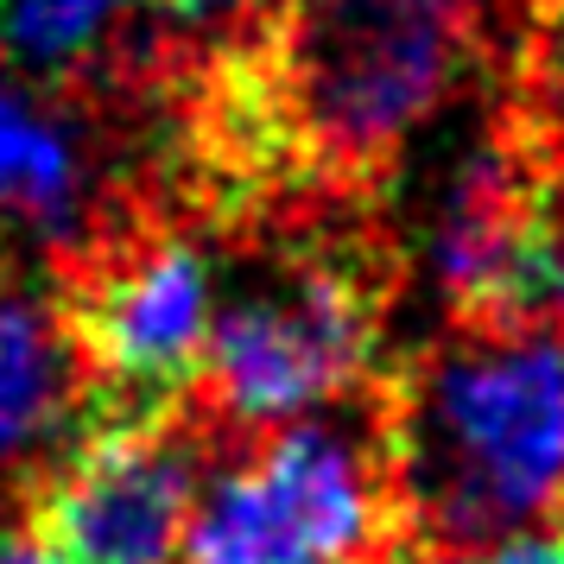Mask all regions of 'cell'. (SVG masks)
<instances>
[{
    "instance_id": "6da1fadb",
    "label": "cell",
    "mask_w": 564,
    "mask_h": 564,
    "mask_svg": "<svg viewBox=\"0 0 564 564\" xmlns=\"http://www.w3.org/2000/svg\"><path fill=\"white\" fill-rule=\"evenodd\" d=\"M482 0H254L209 64L204 121L280 172L375 178L482 64Z\"/></svg>"
},
{
    "instance_id": "7a4b0ae2",
    "label": "cell",
    "mask_w": 564,
    "mask_h": 564,
    "mask_svg": "<svg viewBox=\"0 0 564 564\" xmlns=\"http://www.w3.org/2000/svg\"><path fill=\"white\" fill-rule=\"evenodd\" d=\"M375 444L432 552L520 533L564 495V336L463 324L400 375Z\"/></svg>"
},
{
    "instance_id": "3957f363",
    "label": "cell",
    "mask_w": 564,
    "mask_h": 564,
    "mask_svg": "<svg viewBox=\"0 0 564 564\" xmlns=\"http://www.w3.org/2000/svg\"><path fill=\"white\" fill-rule=\"evenodd\" d=\"M393 488L381 444L330 419L273 425L197 495L191 564H381Z\"/></svg>"
},
{
    "instance_id": "277c9868",
    "label": "cell",
    "mask_w": 564,
    "mask_h": 564,
    "mask_svg": "<svg viewBox=\"0 0 564 564\" xmlns=\"http://www.w3.org/2000/svg\"><path fill=\"white\" fill-rule=\"evenodd\" d=\"M381 343L375 267L343 254H305L229 311L204 343V406L235 425L311 419L368 375Z\"/></svg>"
},
{
    "instance_id": "5b68a950",
    "label": "cell",
    "mask_w": 564,
    "mask_h": 564,
    "mask_svg": "<svg viewBox=\"0 0 564 564\" xmlns=\"http://www.w3.org/2000/svg\"><path fill=\"white\" fill-rule=\"evenodd\" d=\"M197 437L159 406L96 419L39 482L32 533L77 564H178L197 513Z\"/></svg>"
},
{
    "instance_id": "8992f818",
    "label": "cell",
    "mask_w": 564,
    "mask_h": 564,
    "mask_svg": "<svg viewBox=\"0 0 564 564\" xmlns=\"http://www.w3.org/2000/svg\"><path fill=\"white\" fill-rule=\"evenodd\" d=\"M83 368L108 381L121 400L153 406L184 375H197L216 324L209 299V260L184 235H128L108 241L83 267V280L64 299Z\"/></svg>"
},
{
    "instance_id": "52a82bcc",
    "label": "cell",
    "mask_w": 564,
    "mask_h": 564,
    "mask_svg": "<svg viewBox=\"0 0 564 564\" xmlns=\"http://www.w3.org/2000/svg\"><path fill=\"white\" fill-rule=\"evenodd\" d=\"M545 191H552V165L520 133L482 140L444 178L432 223V280L463 311V324H495Z\"/></svg>"
},
{
    "instance_id": "ba28073f",
    "label": "cell",
    "mask_w": 564,
    "mask_h": 564,
    "mask_svg": "<svg viewBox=\"0 0 564 564\" xmlns=\"http://www.w3.org/2000/svg\"><path fill=\"white\" fill-rule=\"evenodd\" d=\"M89 368L57 299L32 285H0V457L32 463L70 432Z\"/></svg>"
},
{
    "instance_id": "9c48e42d",
    "label": "cell",
    "mask_w": 564,
    "mask_h": 564,
    "mask_svg": "<svg viewBox=\"0 0 564 564\" xmlns=\"http://www.w3.org/2000/svg\"><path fill=\"white\" fill-rule=\"evenodd\" d=\"M83 197H89V165L77 133L0 64V223L32 235H77Z\"/></svg>"
},
{
    "instance_id": "30bf717a",
    "label": "cell",
    "mask_w": 564,
    "mask_h": 564,
    "mask_svg": "<svg viewBox=\"0 0 564 564\" xmlns=\"http://www.w3.org/2000/svg\"><path fill=\"white\" fill-rule=\"evenodd\" d=\"M128 0H0V45L32 70H83L108 52Z\"/></svg>"
},
{
    "instance_id": "8fae6325",
    "label": "cell",
    "mask_w": 564,
    "mask_h": 564,
    "mask_svg": "<svg viewBox=\"0 0 564 564\" xmlns=\"http://www.w3.org/2000/svg\"><path fill=\"white\" fill-rule=\"evenodd\" d=\"M520 140L545 165L564 159V0H520Z\"/></svg>"
},
{
    "instance_id": "7c38bea8",
    "label": "cell",
    "mask_w": 564,
    "mask_h": 564,
    "mask_svg": "<svg viewBox=\"0 0 564 564\" xmlns=\"http://www.w3.org/2000/svg\"><path fill=\"white\" fill-rule=\"evenodd\" d=\"M501 330H545L564 336V197L545 191L533 229H527V248L513 260L508 299L495 311Z\"/></svg>"
},
{
    "instance_id": "4fadbf2b",
    "label": "cell",
    "mask_w": 564,
    "mask_h": 564,
    "mask_svg": "<svg viewBox=\"0 0 564 564\" xmlns=\"http://www.w3.org/2000/svg\"><path fill=\"white\" fill-rule=\"evenodd\" d=\"M457 564H564V539L508 533V539H488V545H476V552H463Z\"/></svg>"
},
{
    "instance_id": "5bb4252c",
    "label": "cell",
    "mask_w": 564,
    "mask_h": 564,
    "mask_svg": "<svg viewBox=\"0 0 564 564\" xmlns=\"http://www.w3.org/2000/svg\"><path fill=\"white\" fill-rule=\"evenodd\" d=\"M0 564H77L39 533H0Z\"/></svg>"
},
{
    "instance_id": "9a60e30c",
    "label": "cell",
    "mask_w": 564,
    "mask_h": 564,
    "mask_svg": "<svg viewBox=\"0 0 564 564\" xmlns=\"http://www.w3.org/2000/svg\"><path fill=\"white\" fill-rule=\"evenodd\" d=\"M165 20H209V13H223V7H235V0H153Z\"/></svg>"
},
{
    "instance_id": "2e32d148",
    "label": "cell",
    "mask_w": 564,
    "mask_h": 564,
    "mask_svg": "<svg viewBox=\"0 0 564 564\" xmlns=\"http://www.w3.org/2000/svg\"><path fill=\"white\" fill-rule=\"evenodd\" d=\"M482 7H513V20H520V0H482Z\"/></svg>"
}]
</instances>
